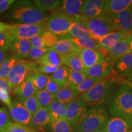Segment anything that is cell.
I'll return each mask as SVG.
<instances>
[{
  "label": "cell",
  "instance_id": "cell-1",
  "mask_svg": "<svg viewBox=\"0 0 132 132\" xmlns=\"http://www.w3.org/2000/svg\"><path fill=\"white\" fill-rule=\"evenodd\" d=\"M122 82L112 73L99 81L90 89L80 95L79 99L87 106L105 105L111 100Z\"/></svg>",
  "mask_w": 132,
  "mask_h": 132
},
{
  "label": "cell",
  "instance_id": "cell-2",
  "mask_svg": "<svg viewBox=\"0 0 132 132\" xmlns=\"http://www.w3.org/2000/svg\"><path fill=\"white\" fill-rule=\"evenodd\" d=\"M10 7L8 17L21 24H42L47 19L46 12L38 9L31 1H17Z\"/></svg>",
  "mask_w": 132,
  "mask_h": 132
},
{
  "label": "cell",
  "instance_id": "cell-3",
  "mask_svg": "<svg viewBox=\"0 0 132 132\" xmlns=\"http://www.w3.org/2000/svg\"><path fill=\"white\" fill-rule=\"evenodd\" d=\"M109 119L105 105H95L87 110L82 118L75 125V132H92L103 130Z\"/></svg>",
  "mask_w": 132,
  "mask_h": 132
},
{
  "label": "cell",
  "instance_id": "cell-4",
  "mask_svg": "<svg viewBox=\"0 0 132 132\" xmlns=\"http://www.w3.org/2000/svg\"><path fill=\"white\" fill-rule=\"evenodd\" d=\"M108 111L112 116L132 119V89L125 84L121 85L108 103Z\"/></svg>",
  "mask_w": 132,
  "mask_h": 132
},
{
  "label": "cell",
  "instance_id": "cell-5",
  "mask_svg": "<svg viewBox=\"0 0 132 132\" xmlns=\"http://www.w3.org/2000/svg\"><path fill=\"white\" fill-rule=\"evenodd\" d=\"M76 21H80L85 24L92 38L96 39L97 41L116 31L112 20L108 16L90 19H87L81 16L80 19Z\"/></svg>",
  "mask_w": 132,
  "mask_h": 132
},
{
  "label": "cell",
  "instance_id": "cell-6",
  "mask_svg": "<svg viewBox=\"0 0 132 132\" xmlns=\"http://www.w3.org/2000/svg\"><path fill=\"white\" fill-rule=\"evenodd\" d=\"M73 21L74 20L70 16L57 11L47 16L44 21V26L46 31L56 36H66Z\"/></svg>",
  "mask_w": 132,
  "mask_h": 132
},
{
  "label": "cell",
  "instance_id": "cell-7",
  "mask_svg": "<svg viewBox=\"0 0 132 132\" xmlns=\"http://www.w3.org/2000/svg\"><path fill=\"white\" fill-rule=\"evenodd\" d=\"M32 62L24 60H20L16 62L5 79L11 89L19 86L29 75V72L32 73Z\"/></svg>",
  "mask_w": 132,
  "mask_h": 132
},
{
  "label": "cell",
  "instance_id": "cell-8",
  "mask_svg": "<svg viewBox=\"0 0 132 132\" xmlns=\"http://www.w3.org/2000/svg\"><path fill=\"white\" fill-rule=\"evenodd\" d=\"M9 32L13 37L22 39H30L34 36H42L46 31L43 24H10Z\"/></svg>",
  "mask_w": 132,
  "mask_h": 132
},
{
  "label": "cell",
  "instance_id": "cell-9",
  "mask_svg": "<svg viewBox=\"0 0 132 132\" xmlns=\"http://www.w3.org/2000/svg\"><path fill=\"white\" fill-rule=\"evenodd\" d=\"M114 63L115 61L108 56L90 68L86 69L85 73L87 77L102 80L112 73Z\"/></svg>",
  "mask_w": 132,
  "mask_h": 132
},
{
  "label": "cell",
  "instance_id": "cell-10",
  "mask_svg": "<svg viewBox=\"0 0 132 132\" xmlns=\"http://www.w3.org/2000/svg\"><path fill=\"white\" fill-rule=\"evenodd\" d=\"M88 106L81 101L79 98H75L67 104L65 119L72 125H75L82 118L87 111Z\"/></svg>",
  "mask_w": 132,
  "mask_h": 132
},
{
  "label": "cell",
  "instance_id": "cell-11",
  "mask_svg": "<svg viewBox=\"0 0 132 132\" xmlns=\"http://www.w3.org/2000/svg\"><path fill=\"white\" fill-rule=\"evenodd\" d=\"M82 17L90 18L108 16L105 11V1L103 0H86L84 1L81 10Z\"/></svg>",
  "mask_w": 132,
  "mask_h": 132
},
{
  "label": "cell",
  "instance_id": "cell-12",
  "mask_svg": "<svg viewBox=\"0 0 132 132\" xmlns=\"http://www.w3.org/2000/svg\"><path fill=\"white\" fill-rule=\"evenodd\" d=\"M110 18L116 31L132 32V6Z\"/></svg>",
  "mask_w": 132,
  "mask_h": 132
},
{
  "label": "cell",
  "instance_id": "cell-13",
  "mask_svg": "<svg viewBox=\"0 0 132 132\" xmlns=\"http://www.w3.org/2000/svg\"><path fill=\"white\" fill-rule=\"evenodd\" d=\"M9 109L10 117L15 122L24 125H29L32 114L19 99L15 100L12 103V106Z\"/></svg>",
  "mask_w": 132,
  "mask_h": 132
},
{
  "label": "cell",
  "instance_id": "cell-14",
  "mask_svg": "<svg viewBox=\"0 0 132 132\" xmlns=\"http://www.w3.org/2000/svg\"><path fill=\"white\" fill-rule=\"evenodd\" d=\"M78 53L86 70L90 68L108 56L106 51L95 49H80Z\"/></svg>",
  "mask_w": 132,
  "mask_h": 132
},
{
  "label": "cell",
  "instance_id": "cell-15",
  "mask_svg": "<svg viewBox=\"0 0 132 132\" xmlns=\"http://www.w3.org/2000/svg\"><path fill=\"white\" fill-rule=\"evenodd\" d=\"M131 128V119L112 116L108 119L103 130L105 132H130Z\"/></svg>",
  "mask_w": 132,
  "mask_h": 132
},
{
  "label": "cell",
  "instance_id": "cell-16",
  "mask_svg": "<svg viewBox=\"0 0 132 132\" xmlns=\"http://www.w3.org/2000/svg\"><path fill=\"white\" fill-rule=\"evenodd\" d=\"M84 1L82 0H64L61 1L58 12L64 13L72 18L74 21L78 20L81 17V10Z\"/></svg>",
  "mask_w": 132,
  "mask_h": 132
},
{
  "label": "cell",
  "instance_id": "cell-17",
  "mask_svg": "<svg viewBox=\"0 0 132 132\" xmlns=\"http://www.w3.org/2000/svg\"><path fill=\"white\" fill-rule=\"evenodd\" d=\"M31 48V45L29 40L18 39L13 37L8 50L10 53L12 54V55L19 57L20 59H23L28 57Z\"/></svg>",
  "mask_w": 132,
  "mask_h": 132
},
{
  "label": "cell",
  "instance_id": "cell-18",
  "mask_svg": "<svg viewBox=\"0 0 132 132\" xmlns=\"http://www.w3.org/2000/svg\"><path fill=\"white\" fill-rule=\"evenodd\" d=\"M52 121L50 113L47 108H40L31 117L29 126L34 128H45Z\"/></svg>",
  "mask_w": 132,
  "mask_h": 132
},
{
  "label": "cell",
  "instance_id": "cell-19",
  "mask_svg": "<svg viewBox=\"0 0 132 132\" xmlns=\"http://www.w3.org/2000/svg\"><path fill=\"white\" fill-rule=\"evenodd\" d=\"M50 50L51 52H54L59 54H65L78 52L80 48L76 45L70 37H63L59 39L56 45L50 48Z\"/></svg>",
  "mask_w": 132,
  "mask_h": 132
},
{
  "label": "cell",
  "instance_id": "cell-20",
  "mask_svg": "<svg viewBox=\"0 0 132 132\" xmlns=\"http://www.w3.org/2000/svg\"><path fill=\"white\" fill-rule=\"evenodd\" d=\"M63 65L71 70L85 72L86 69L81 59L78 52L60 54Z\"/></svg>",
  "mask_w": 132,
  "mask_h": 132
},
{
  "label": "cell",
  "instance_id": "cell-21",
  "mask_svg": "<svg viewBox=\"0 0 132 132\" xmlns=\"http://www.w3.org/2000/svg\"><path fill=\"white\" fill-rule=\"evenodd\" d=\"M130 33L129 32H124L123 31H115L105 37L100 39L98 42L102 49L106 51L116 43L126 39L130 35Z\"/></svg>",
  "mask_w": 132,
  "mask_h": 132
},
{
  "label": "cell",
  "instance_id": "cell-22",
  "mask_svg": "<svg viewBox=\"0 0 132 132\" xmlns=\"http://www.w3.org/2000/svg\"><path fill=\"white\" fill-rule=\"evenodd\" d=\"M132 6V0H108L105 1V11L111 16L128 9Z\"/></svg>",
  "mask_w": 132,
  "mask_h": 132
},
{
  "label": "cell",
  "instance_id": "cell-23",
  "mask_svg": "<svg viewBox=\"0 0 132 132\" xmlns=\"http://www.w3.org/2000/svg\"><path fill=\"white\" fill-rule=\"evenodd\" d=\"M109 57L114 61H118L125 54L131 53L132 51L127 42L126 39L116 43L106 51Z\"/></svg>",
  "mask_w": 132,
  "mask_h": 132
},
{
  "label": "cell",
  "instance_id": "cell-24",
  "mask_svg": "<svg viewBox=\"0 0 132 132\" xmlns=\"http://www.w3.org/2000/svg\"><path fill=\"white\" fill-rule=\"evenodd\" d=\"M13 89L14 94L17 95L19 98H28L35 95L37 92L35 86L28 77L22 83Z\"/></svg>",
  "mask_w": 132,
  "mask_h": 132
},
{
  "label": "cell",
  "instance_id": "cell-25",
  "mask_svg": "<svg viewBox=\"0 0 132 132\" xmlns=\"http://www.w3.org/2000/svg\"><path fill=\"white\" fill-rule=\"evenodd\" d=\"M116 69L119 74L126 78L132 75V52L118 59Z\"/></svg>",
  "mask_w": 132,
  "mask_h": 132
},
{
  "label": "cell",
  "instance_id": "cell-26",
  "mask_svg": "<svg viewBox=\"0 0 132 132\" xmlns=\"http://www.w3.org/2000/svg\"><path fill=\"white\" fill-rule=\"evenodd\" d=\"M69 37L82 38L92 37L86 26L80 21H74L71 25L68 34Z\"/></svg>",
  "mask_w": 132,
  "mask_h": 132
},
{
  "label": "cell",
  "instance_id": "cell-27",
  "mask_svg": "<svg viewBox=\"0 0 132 132\" xmlns=\"http://www.w3.org/2000/svg\"><path fill=\"white\" fill-rule=\"evenodd\" d=\"M36 63L42 65H48L61 67L63 65L61 55L54 52H49L40 59L35 61Z\"/></svg>",
  "mask_w": 132,
  "mask_h": 132
},
{
  "label": "cell",
  "instance_id": "cell-28",
  "mask_svg": "<svg viewBox=\"0 0 132 132\" xmlns=\"http://www.w3.org/2000/svg\"><path fill=\"white\" fill-rule=\"evenodd\" d=\"M78 94L73 89L69 86L62 87L59 91L54 95L55 100L60 102L61 103L67 104L69 102L77 98Z\"/></svg>",
  "mask_w": 132,
  "mask_h": 132
},
{
  "label": "cell",
  "instance_id": "cell-29",
  "mask_svg": "<svg viewBox=\"0 0 132 132\" xmlns=\"http://www.w3.org/2000/svg\"><path fill=\"white\" fill-rule=\"evenodd\" d=\"M69 69L66 66L59 67L53 73L49 76L50 78L62 87L67 86L69 83Z\"/></svg>",
  "mask_w": 132,
  "mask_h": 132
},
{
  "label": "cell",
  "instance_id": "cell-30",
  "mask_svg": "<svg viewBox=\"0 0 132 132\" xmlns=\"http://www.w3.org/2000/svg\"><path fill=\"white\" fill-rule=\"evenodd\" d=\"M48 109L50 113L52 120L54 119H65L67 104L54 100Z\"/></svg>",
  "mask_w": 132,
  "mask_h": 132
},
{
  "label": "cell",
  "instance_id": "cell-31",
  "mask_svg": "<svg viewBox=\"0 0 132 132\" xmlns=\"http://www.w3.org/2000/svg\"><path fill=\"white\" fill-rule=\"evenodd\" d=\"M70 38L80 49H95L98 50H103L100 47L98 41L92 37Z\"/></svg>",
  "mask_w": 132,
  "mask_h": 132
},
{
  "label": "cell",
  "instance_id": "cell-32",
  "mask_svg": "<svg viewBox=\"0 0 132 132\" xmlns=\"http://www.w3.org/2000/svg\"><path fill=\"white\" fill-rule=\"evenodd\" d=\"M28 77L30 79L37 91H39L45 89L49 76L39 72H33L29 73Z\"/></svg>",
  "mask_w": 132,
  "mask_h": 132
},
{
  "label": "cell",
  "instance_id": "cell-33",
  "mask_svg": "<svg viewBox=\"0 0 132 132\" xmlns=\"http://www.w3.org/2000/svg\"><path fill=\"white\" fill-rule=\"evenodd\" d=\"M53 132H72V126L65 119H54L50 123Z\"/></svg>",
  "mask_w": 132,
  "mask_h": 132
},
{
  "label": "cell",
  "instance_id": "cell-34",
  "mask_svg": "<svg viewBox=\"0 0 132 132\" xmlns=\"http://www.w3.org/2000/svg\"><path fill=\"white\" fill-rule=\"evenodd\" d=\"M61 1L58 0H35L33 4L38 9L46 12L57 9L59 7Z\"/></svg>",
  "mask_w": 132,
  "mask_h": 132
},
{
  "label": "cell",
  "instance_id": "cell-35",
  "mask_svg": "<svg viewBox=\"0 0 132 132\" xmlns=\"http://www.w3.org/2000/svg\"><path fill=\"white\" fill-rule=\"evenodd\" d=\"M35 95L41 108H48L53 100H55L54 95L45 89L37 91Z\"/></svg>",
  "mask_w": 132,
  "mask_h": 132
},
{
  "label": "cell",
  "instance_id": "cell-36",
  "mask_svg": "<svg viewBox=\"0 0 132 132\" xmlns=\"http://www.w3.org/2000/svg\"><path fill=\"white\" fill-rule=\"evenodd\" d=\"M20 59L19 57L12 55L9 59L0 65V79H6L14 65Z\"/></svg>",
  "mask_w": 132,
  "mask_h": 132
},
{
  "label": "cell",
  "instance_id": "cell-37",
  "mask_svg": "<svg viewBox=\"0 0 132 132\" xmlns=\"http://www.w3.org/2000/svg\"><path fill=\"white\" fill-rule=\"evenodd\" d=\"M101 80L90 78V77H88L83 82H82L80 85L72 87L71 88L73 89L78 94H82L86 93V92L89 91L90 89L92 88L97 83H98Z\"/></svg>",
  "mask_w": 132,
  "mask_h": 132
},
{
  "label": "cell",
  "instance_id": "cell-38",
  "mask_svg": "<svg viewBox=\"0 0 132 132\" xmlns=\"http://www.w3.org/2000/svg\"><path fill=\"white\" fill-rule=\"evenodd\" d=\"M87 77H88L85 72H77L69 69V83L67 86L70 87L76 86L83 82Z\"/></svg>",
  "mask_w": 132,
  "mask_h": 132
},
{
  "label": "cell",
  "instance_id": "cell-39",
  "mask_svg": "<svg viewBox=\"0 0 132 132\" xmlns=\"http://www.w3.org/2000/svg\"><path fill=\"white\" fill-rule=\"evenodd\" d=\"M19 100L32 115L41 108L36 95L26 98H19Z\"/></svg>",
  "mask_w": 132,
  "mask_h": 132
},
{
  "label": "cell",
  "instance_id": "cell-40",
  "mask_svg": "<svg viewBox=\"0 0 132 132\" xmlns=\"http://www.w3.org/2000/svg\"><path fill=\"white\" fill-rule=\"evenodd\" d=\"M46 48H52L56 45L59 38L53 33L46 31L41 36Z\"/></svg>",
  "mask_w": 132,
  "mask_h": 132
},
{
  "label": "cell",
  "instance_id": "cell-41",
  "mask_svg": "<svg viewBox=\"0 0 132 132\" xmlns=\"http://www.w3.org/2000/svg\"><path fill=\"white\" fill-rule=\"evenodd\" d=\"M51 52L50 48H32L29 51L28 57L29 60L37 61L43 56L45 55L48 52Z\"/></svg>",
  "mask_w": 132,
  "mask_h": 132
},
{
  "label": "cell",
  "instance_id": "cell-42",
  "mask_svg": "<svg viewBox=\"0 0 132 132\" xmlns=\"http://www.w3.org/2000/svg\"><path fill=\"white\" fill-rule=\"evenodd\" d=\"M11 123L12 122L6 108H0V131H5Z\"/></svg>",
  "mask_w": 132,
  "mask_h": 132
},
{
  "label": "cell",
  "instance_id": "cell-43",
  "mask_svg": "<svg viewBox=\"0 0 132 132\" xmlns=\"http://www.w3.org/2000/svg\"><path fill=\"white\" fill-rule=\"evenodd\" d=\"M13 36L9 31L0 32V49L8 50L9 46L11 44Z\"/></svg>",
  "mask_w": 132,
  "mask_h": 132
},
{
  "label": "cell",
  "instance_id": "cell-44",
  "mask_svg": "<svg viewBox=\"0 0 132 132\" xmlns=\"http://www.w3.org/2000/svg\"><path fill=\"white\" fill-rule=\"evenodd\" d=\"M31 130L26 125L16 122L11 123L7 129L5 130L6 132H31Z\"/></svg>",
  "mask_w": 132,
  "mask_h": 132
},
{
  "label": "cell",
  "instance_id": "cell-45",
  "mask_svg": "<svg viewBox=\"0 0 132 132\" xmlns=\"http://www.w3.org/2000/svg\"><path fill=\"white\" fill-rule=\"evenodd\" d=\"M59 67H54V66L48 65H42V64H38L36 67L35 72H39V73L44 74H52L54 73Z\"/></svg>",
  "mask_w": 132,
  "mask_h": 132
},
{
  "label": "cell",
  "instance_id": "cell-46",
  "mask_svg": "<svg viewBox=\"0 0 132 132\" xmlns=\"http://www.w3.org/2000/svg\"><path fill=\"white\" fill-rule=\"evenodd\" d=\"M0 101L7 105L9 108L12 106V102L11 96H10L9 90L0 88Z\"/></svg>",
  "mask_w": 132,
  "mask_h": 132
},
{
  "label": "cell",
  "instance_id": "cell-47",
  "mask_svg": "<svg viewBox=\"0 0 132 132\" xmlns=\"http://www.w3.org/2000/svg\"><path fill=\"white\" fill-rule=\"evenodd\" d=\"M62 87V86L59 85L58 84L56 83V82H54L53 81L51 80L49 77L48 80L47 85H46L45 86V90H47V92H50V94H52L54 95L57 91H59Z\"/></svg>",
  "mask_w": 132,
  "mask_h": 132
},
{
  "label": "cell",
  "instance_id": "cell-48",
  "mask_svg": "<svg viewBox=\"0 0 132 132\" xmlns=\"http://www.w3.org/2000/svg\"><path fill=\"white\" fill-rule=\"evenodd\" d=\"M30 42L31 47L35 48H46L44 44L41 36H34L30 39H29Z\"/></svg>",
  "mask_w": 132,
  "mask_h": 132
},
{
  "label": "cell",
  "instance_id": "cell-49",
  "mask_svg": "<svg viewBox=\"0 0 132 132\" xmlns=\"http://www.w3.org/2000/svg\"><path fill=\"white\" fill-rule=\"evenodd\" d=\"M14 3V0H0V14L9 9Z\"/></svg>",
  "mask_w": 132,
  "mask_h": 132
},
{
  "label": "cell",
  "instance_id": "cell-50",
  "mask_svg": "<svg viewBox=\"0 0 132 132\" xmlns=\"http://www.w3.org/2000/svg\"><path fill=\"white\" fill-rule=\"evenodd\" d=\"M11 56L12 55L10 53L9 50L0 49V65L9 59Z\"/></svg>",
  "mask_w": 132,
  "mask_h": 132
},
{
  "label": "cell",
  "instance_id": "cell-51",
  "mask_svg": "<svg viewBox=\"0 0 132 132\" xmlns=\"http://www.w3.org/2000/svg\"><path fill=\"white\" fill-rule=\"evenodd\" d=\"M0 88L4 89L9 90V92L11 91L9 86L5 79H0Z\"/></svg>",
  "mask_w": 132,
  "mask_h": 132
},
{
  "label": "cell",
  "instance_id": "cell-52",
  "mask_svg": "<svg viewBox=\"0 0 132 132\" xmlns=\"http://www.w3.org/2000/svg\"><path fill=\"white\" fill-rule=\"evenodd\" d=\"M10 24L4 23L0 21V32H7L9 31Z\"/></svg>",
  "mask_w": 132,
  "mask_h": 132
},
{
  "label": "cell",
  "instance_id": "cell-53",
  "mask_svg": "<svg viewBox=\"0 0 132 132\" xmlns=\"http://www.w3.org/2000/svg\"><path fill=\"white\" fill-rule=\"evenodd\" d=\"M126 41L128 43V45H129L131 50L132 51V32L130 33V35L126 38Z\"/></svg>",
  "mask_w": 132,
  "mask_h": 132
},
{
  "label": "cell",
  "instance_id": "cell-54",
  "mask_svg": "<svg viewBox=\"0 0 132 132\" xmlns=\"http://www.w3.org/2000/svg\"><path fill=\"white\" fill-rule=\"evenodd\" d=\"M122 82H123V84H125V85L128 86V87H130V88H131L132 89V83H131V82L128 81L127 80H123V81H122Z\"/></svg>",
  "mask_w": 132,
  "mask_h": 132
},
{
  "label": "cell",
  "instance_id": "cell-55",
  "mask_svg": "<svg viewBox=\"0 0 132 132\" xmlns=\"http://www.w3.org/2000/svg\"><path fill=\"white\" fill-rule=\"evenodd\" d=\"M127 80H128V81H130V82H131L132 83V75L130 76V77H128V78H127Z\"/></svg>",
  "mask_w": 132,
  "mask_h": 132
},
{
  "label": "cell",
  "instance_id": "cell-56",
  "mask_svg": "<svg viewBox=\"0 0 132 132\" xmlns=\"http://www.w3.org/2000/svg\"><path fill=\"white\" fill-rule=\"evenodd\" d=\"M92 132H105L103 130H97V131H92Z\"/></svg>",
  "mask_w": 132,
  "mask_h": 132
},
{
  "label": "cell",
  "instance_id": "cell-57",
  "mask_svg": "<svg viewBox=\"0 0 132 132\" xmlns=\"http://www.w3.org/2000/svg\"><path fill=\"white\" fill-rule=\"evenodd\" d=\"M31 132H40V131H36V130H31Z\"/></svg>",
  "mask_w": 132,
  "mask_h": 132
},
{
  "label": "cell",
  "instance_id": "cell-58",
  "mask_svg": "<svg viewBox=\"0 0 132 132\" xmlns=\"http://www.w3.org/2000/svg\"><path fill=\"white\" fill-rule=\"evenodd\" d=\"M0 132H6V131H0Z\"/></svg>",
  "mask_w": 132,
  "mask_h": 132
},
{
  "label": "cell",
  "instance_id": "cell-59",
  "mask_svg": "<svg viewBox=\"0 0 132 132\" xmlns=\"http://www.w3.org/2000/svg\"><path fill=\"white\" fill-rule=\"evenodd\" d=\"M130 132H132V130H131V131H130Z\"/></svg>",
  "mask_w": 132,
  "mask_h": 132
}]
</instances>
